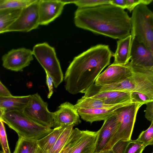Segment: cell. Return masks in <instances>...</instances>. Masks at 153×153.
Returning a JSON list of instances; mask_svg holds the SVG:
<instances>
[{"label":"cell","mask_w":153,"mask_h":153,"mask_svg":"<svg viewBox=\"0 0 153 153\" xmlns=\"http://www.w3.org/2000/svg\"><path fill=\"white\" fill-rule=\"evenodd\" d=\"M33 59L32 51L24 48L13 49L2 57L3 66L15 71H22Z\"/></svg>","instance_id":"obj_10"},{"label":"cell","mask_w":153,"mask_h":153,"mask_svg":"<svg viewBox=\"0 0 153 153\" xmlns=\"http://www.w3.org/2000/svg\"><path fill=\"white\" fill-rule=\"evenodd\" d=\"M146 104V108L144 111L145 117L148 120L152 122L153 121V101L148 102Z\"/></svg>","instance_id":"obj_35"},{"label":"cell","mask_w":153,"mask_h":153,"mask_svg":"<svg viewBox=\"0 0 153 153\" xmlns=\"http://www.w3.org/2000/svg\"><path fill=\"white\" fill-rule=\"evenodd\" d=\"M39 0L21 10L18 17L7 29L5 32H27L36 29L40 25L39 15Z\"/></svg>","instance_id":"obj_8"},{"label":"cell","mask_w":153,"mask_h":153,"mask_svg":"<svg viewBox=\"0 0 153 153\" xmlns=\"http://www.w3.org/2000/svg\"><path fill=\"white\" fill-rule=\"evenodd\" d=\"M36 0H0V10H22Z\"/></svg>","instance_id":"obj_25"},{"label":"cell","mask_w":153,"mask_h":153,"mask_svg":"<svg viewBox=\"0 0 153 153\" xmlns=\"http://www.w3.org/2000/svg\"><path fill=\"white\" fill-rule=\"evenodd\" d=\"M35 153H43L42 152V151L40 150V149L37 146Z\"/></svg>","instance_id":"obj_41"},{"label":"cell","mask_w":153,"mask_h":153,"mask_svg":"<svg viewBox=\"0 0 153 153\" xmlns=\"http://www.w3.org/2000/svg\"><path fill=\"white\" fill-rule=\"evenodd\" d=\"M143 105L133 102L116 110L115 115L120 122V126L103 151L111 149L115 143L121 139H131L137 112Z\"/></svg>","instance_id":"obj_6"},{"label":"cell","mask_w":153,"mask_h":153,"mask_svg":"<svg viewBox=\"0 0 153 153\" xmlns=\"http://www.w3.org/2000/svg\"><path fill=\"white\" fill-rule=\"evenodd\" d=\"M131 35L153 53V13L147 5L140 4L132 11Z\"/></svg>","instance_id":"obj_4"},{"label":"cell","mask_w":153,"mask_h":153,"mask_svg":"<svg viewBox=\"0 0 153 153\" xmlns=\"http://www.w3.org/2000/svg\"><path fill=\"white\" fill-rule=\"evenodd\" d=\"M22 112L29 119L40 125L54 127L53 113L49 111L48 104L38 93L31 95Z\"/></svg>","instance_id":"obj_7"},{"label":"cell","mask_w":153,"mask_h":153,"mask_svg":"<svg viewBox=\"0 0 153 153\" xmlns=\"http://www.w3.org/2000/svg\"><path fill=\"white\" fill-rule=\"evenodd\" d=\"M0 153H4L3 152L0 151Z\"/></svg>","instance_id":"obj_42"},{"label":"cell","mask_w":153,"mask_h":153,"mask_svg":"<svg viewBox=\"0 0 153 153\" xmlns=\"http://www.w3.org/2000/svg\"><path fill=\"white\" fill-rule=\"evenodd\" d=\"M65 5L69 4H74L75 0H61Z\"/></svg>","instance_id":"obj_38"},{"label":"cell","mask_w":153,"mask_h":153,"mask_svg":"<svg viewBox=\"0 0 153 153\" xmlns=\"http://www.w3.org/2000/svg\"><path fill=\"white\" fill-rule=\"evenodd\" d=\"M0 142L4 153H11L9 146L4 122L0 120Z\"/></svg>","instance_id":"obj_30"},{"label":"cell","mask_w":153,"mask_h":153,"mask_svg":"<svg viewBox=\"0 0 153 153\" xmlns=\"http://www.w3.org/2000/svg\"><path fill=\"white\" fill-rule=\"evenodd\" d=\"M31 95L23 96H0V107L5 110V112L14 111H22L27 105Z\"/></svg>","instance_id":"obj_20"},{"label":"cell","mask_w":153,"mask_h":153,"mask_svg":"<svg viewBox=\"0 0 153 153\" xmlns=\"http://www.w3.org/2000/svg\"><path fill=\"white\" fill-rule=\"evenodd\" d=\"M99 130H83L77 144L69 153H94Z\"/></svg>","instance_id":"obj_17"},{"label":"cell","mask_w":153,"mask_h":153,"mask_svg":"<svg viewBox=\"0 0 153 153\" xmlns=\"http://www.w3.org/2000/svg\"></svg>","instance_id":"obj_43"},{"label":"cell","mask_w":153,"mask_h":153,"mask_svg":"<svg viewBox=\"0 0 153 153\" xmlns=\"http://www.w3.org/2000/svg\"><path fill=\"white\" fill-rule=\"evenodd\" d=\"M67 126H62L54 128L49 134L36 140L37 146L42 152L48 153Z\"/></svg>","instance_id":"obj_21"},{"label":"cell","mask_w":153,"mask_h":153,"mask_svg":"<svg viewBox=\"0 0 153 153\" xmlns=\"http://www.w3.org/2000/svg\"><path fill=\"white\" fill-rule=\"evenodd\" d=\"M22 10H0V34L5 32L18 17Z\"/></svg>","instance_id":"obj_22"},{"label":"cell","mask_w":153,"mask_h":153,"mask_svg":"<svg viewBox=\"0 0 153 153\" xmlns=\"http://www.w3.org/2000/svg\"><path fill=\"white\" fill-rule=\"evenodd\" d=\"M98 153H113L111 149L102 151Z\"/></svg>","instance_id":"obj_40"},{"label":"cell","mask_w":153,"mask_h":153,"mask_svg":"<svg viewBox=\"0 0 153 153\" xmlns=\"http://www.w3.org/2000/svg\"><path fill=\"white\" fill-rule=\"evenodd\" d=\"M110 0H75L74 4L78 8H87L110 4Z\"/></svg>","instance_id":"obj_29"},{"label":"cell","mask_w":153,"mask_h":153,"mask_svg":"<svg viewBox=\"0 0 153 153\" xmlns=\"http://www.w3.org/2000/svg\"><path fill=\"white\" fill-rule=\"evenodd\" d=\"M145 148L142 142L137 140H132L131 139L125 153H142Z\"/></svg>","instance_id":"obj_31"},{"label":"cell","mask_w":153,"mask_h":153,"mask_svg":"<svg viewBox=\"0 0 153 153\" xmlns=\"http://www.w3.org/2000/svg\"><path fill=\"white\" fill-rule=\"evenodd\" d=\"M75 125L67 126L61 134L48 153H59L67 140Z\"/></svg>","instance_id":"obj_26"},{"label":"cell","mask_w":153,"mask_h":153,"mask_svg":"<svg viewBox=\"0 0 153 153\" xmlns=\"http://www.w3.org/2000/svg\"><path fill=\"white\" fill-rule=\"evenodd\" d=\"M113 55L108 45L99 44L75 57L65 74L66 90L72 94L84 93L110 64Z\"/></svg>","instance_id":"obj_2"},{"label":"cell","mask_w":153,"mask_h":153,"mask_svg":"<svg viewBox=\"0 0 153 153\" xmlns=\"http://www.w3.org/2000/svg\"><path fill=\"white\" fill-rule=\"evenodd\" d=\"M132 40L130 34L117 41V49L113 55L114 57L113 64L125 65L129 62Z\"/></svg>","instance_id":"obj_19"},{"label":"cell","mask_w":153,"mask_h":153,"mask_svg":"<svg viewBox=\"0 0 153 153\" xmlns=\"http://www.w3.org/2000/svg\"><path fill=\"white\" fill-rule=\"evenodd\" d=\"M85 97L98 99L104 104L108 105H116L132 101L131 98L130 92L118 91L100 92Z\"/></svg>","instance_id":"obj_18"},{"label":"cell","mask_w":153,"mask_h":153,"mask_svg":"<svg viewBox=\"0 0 153 153\" xmlns=\"http://www.w3.org/2000/svg\"><path fill=\"white\" fill-rule=\"evenodd\" d=\"M0 96H11L12 95L10 91L0 81Z\"/></svg>","instance_id":"obj_37"},{"label":"cell","mask_w":153,"mask_h":153,"mask_svg":"<svg viewBox=\"0 0 153 153\" xmlns=\"http://www.w3.org/2000/svg\"><path fill=\"white\" fill-rule=\"evenodd\" d=\"M130 140L124 139L119 140L111 148L113 153H125Z\"/></svg>","instance_id":"obj_34"},{"label":"cell","mask_w":153,"mask_h":153,"mask_svg":"<svg viewBox=\"0 0 153 153\" xmlns=\"http://www.w3.org/2000/svg\"><path fill=\"white\" fill-rule=\"evenodd\" d=\"M32 52L45 72L52 79L54 87L57 88L63 81L64 76L54 48L43 42L35 45Z\"/></svg>","instance_id":"obj_5"},{"label":"cell","mask_w":153,"mask_h":153,"mask_svg":"<svg viewBox=\"0 0 153 153\" xmlns=\"http://www.w3.org/2000/svg\"><path fill=\"white\" fill-rule=\"evenodd\" d=\"M133 74L132 70L128 63L125 65L113 63L99 75L94 85L100 87L112 84L131 77Z\"/></svg>","instance_id":"obj_11"},{"label":"cell","mask_w":153,"mask_h":153,"mask_svg":"<svg viewBox=\"0 0 153 153\" xmlns=\"http://www.w3.org/2000/svg\"><path fill=\"white\" fill-rule=\"evenodd\" d=\"M36 140L19 137L13 153H35Z\"/></svg>","instance_id":"obj_24"},{"label":"cell","mask_w":153,"mask_h":153,"mask_svg":"<svg viewBox=\"0 0 153 153\" xmlns=\"http://www.w3.org/2000/svg\"><path fill=\"white\" fill-rule=\"evenodd\" d=\"M117 105H106L98 99L83 96L77 100L74 106L77 109L80 108H108Z\"/></svg>","instance_id":"obj_23"},{"label":"cell","mask_w":153,"mask_h":153,"mask_svg":"<svg viewBox=\"0 0 153 153\" xmlns=\"http://www.w3.org/2000/svg\"><path fill=\"white\" fill-rule=\"evenodd\" d=\"M151 122L148 128L143 131L137 139L143 143L145 148L148 145L152 146L153 144V121Z\"/></svg>","instance_id":"obj_28"},{"label":"cell","mask_w":153,"mask_h":153,"mask_svg":"<svg viewBox=\"0 0 153 153\" xmlns=\"http://www.w3.org/2000/svg\"><path fill=\"white\" fill-rule=\"evenodd\" d=\"M74 21L78 28L114 39H120L131 34L130 17L127 12L110 4L78 8Z\"/></svg>","instance_id":"obj_1"},{"label":"cell","mask_w":153,"mask_h":153,"mask_svg":"<svg viewBox=\"0 0 153 153\" xmlns=\"http://www.w3.org/2000/svg\"><path fill=\"white\" fill-rule=\"evenodd\" d=\"M2 120L15 131L19 137L33 140L42 138L53 129L34 122L22 111H14L5 112Z\"/></svg>","instance_id":"obj_3"},{"label":"cell","mask_w":153,"mask_h":153,"mask_svg":"<svg viewBox=\"0 0 153 153\" xmlns=\"http://www.w3.org/2000/svg\"><path fill=\"white\" fill-rule=\"evenodd\" d=\"M45 73L46 74V82L49 91L47 97L49 99L50 98L53 93V83L52 79L46 72Z\"/></svg>","instance_id":"obj_36"},{"label":"cell","mask_w":153,"mask_h":153,"mask_svg":"<svg viewBox=\"0 0 153 153\" xmlns=\"http://www.w3.org/2000/svg\"><path fill=\"white\" fill-rule=\"evenodd\" d=\"M54 127L80 123V119L77 109L74 105L66 102L62 103L57 110L53 112Z\"/></svg>","instance_id":"obj_12"},{"label":"cell","mask_w":153,"mask_h":153,"mask_svg":"<svg viewBox=\"0 0 153 153\" xmlns=\"http://www.w3.org/2000/svg\"><path fill=\"white\" fill-rule=\"evenodd\" d=\"M135 84L132 76L123 80L100 87H97L94 84L84 93V96L87 97L94 94L108 91L131 92L134 91Z\"/></svg>","instance_id":"obj_16"},{"label":"cell","mask_w":153,"mask_h":153,"mask_svg":"<svg viewBox=\"0 0 153 153\" xmlns=\"http://www.w3.org/2000/svg\"><path fill=\"white\" fill-rule=\"evenodd\" d=\"M131 98L133 102H138L143 104L153 101V99L147 95L140 93L132 91L130 92Z\"/></svg>","instance_id":"obj_32"},{"label":"cell","mask_w":153,"mask_h":153,"mask_svg":"<svg viewBox=\"0 0 153 153\" xmlns=\"http://www.w3.org/2000/svg\"><path fill=\"white\" fill-rule=\"evenodd\" d=\"M130 56L131 68L153 69V53L135 37L132 38Z\"/></svg>","instance_id":"obj_9"},{"label":"cell","mask_w":153,"mask_h":153,"mask_svg":"<svg viewBox=\"0 0 153 153\" xmlns=\"http://www.w3.org/2000/svg\"><path fill=\"white\" fill-rule=\"evenodd\" d=\"M120 122L115 115L104 120L101 128L99 130L94 153L102 151L112 137L117 132Z\"/></svg>","instance_id":"obj_14"},{"label":"cell","mask_w":153,"mask_h":153,"mask_svg":"<svg viewBox=\"0 0 153 153\" xmlns=\"http://www.w3.org/2000/svg\"><path fill=\"white\" fill-rule=\"evenodd\" d=\"M133 102V101H131L124 103L108 108H80L77 110L82 119L91 124L94 122L105 120L115 115L116 110L117 108Z\"/></svg>","instance_id":"obj_15"},{"label":"cell","mask_w":153,"mask_h":153,"mask_svg":"<svg viewBox=\"0 0 153 153\" xmlns=\"http://www.w3.org/2000/svg\"><path fill=\"white\" fill-rule=\"evenodd\" d=\"M5 113V110L1 107H0V120H2L3 116Z\"/></svg>","instance_id":"obj_39"},{"label":"cell","mask_w":153,"mask_h":153,"mask_svg":"<svg viewBox=\"0 0 153 153\" xmlns=\"http://www.w3.org/2000/svg\"><path fill=\"white\" fill-rule=\"evenodd\" d=\"M65 4L61 0H39L40 25H47L61 14Z\"/></svg>","instance_id":"obj_13"},{"label":"cell","mask_w":153,"mask_h":153,"mask_svg":"<svg viewBox=\"0 0 153 153\" xmlns=\"http://www.w3.org/2000/svg\"><path fill=\"white\" fill-rule=\"evenodd\" d=\"M152 1L153 0H124V9H127L131 12L137 5L140 4L147 5Z\"/></svg>","instance_id":"obj_33"},{"label":"cell","mask_w":153,"mask_h":153,"mask_svg":"<svg viewBox=\"0 0 153 153\" xmlns=\"http://www.w3.org/2000/svg\"><path fill=\"white\" fill-rule=\"evenodd\" d=\"M83 133V130L77 128L73 129L59 153H69L77 144Z\"/></svg>","instance_id":"obj_27"}]
</instances>
